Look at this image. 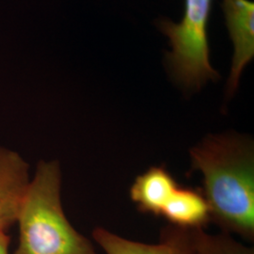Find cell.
Listing matches in <instances>:
<instances>
[{
    "instance_id": "1",
    "label": "cell",
    "mask_w": 254,
    "mask_h": 254,
    "mask_svg": "<svg viewBox=\"0 0 254 254\" xmlns=\"http://www.w3.org/2000/svg\"><path fill=\"white\" fill-rule=\"evenodd\" d=\"M191 170L202 175L211 222L222 233L254 240V143L227 132L203 137L190 151Z\"/></svg>"
},
{
    "instance_id": "2",
    "label": "cell",
    "mask_w": 254,
    "mask_h": 254,
    "mask_svg": "<svg viewBox=\"0 0 254 254\" xmlns=\"http://www.w3.org/2000/svg\"><path fill=\"white\" fill-rule=\"evenodd\" d=\"M62 186L60 162L39 161L19 209L18 244L11 254H99L66 217Z\"/></svg>"
},
{
    "instance_id": "3",
    "label": "cell",
    "mask_w": 254,
    "mask_h": 254,
    "mask_svg": "<svg viewBox=\"0 0 254 254\" xmlns=\"http://www.w3.org/2000/svg\"><path fill=\"white\" fill-rule=\"evenodd\" d=\"M211 6L212 0H186L179 24L168 18L156 22L172 47L165 56L170 77L190 93L200 91L209 81H218L220 77L209 59L207 29Z\"/></svg>"
},
{
    "instance_id": "4",
    "label": "cell",
    "mask_w": 254,
    "mask_h": 254,
    "mask_svg": "<svg viewBox=\"0 0 254 254\" xmlns=\"http://www.w3.org/2000/svg\"><path fill=\"white\" fill-rule=\"evenodd\" d=\"M229 35L234 45L226 97L235 95L246 66L254 57V4L250 0H222Z\"/></svg>"
},
{
    "instance_id": "5",
    "label": "cell",
    "mask_w": 254,
    "mask_h": 254,
    "mask_svg": "<svg viewBox=\"0 0 254 254\" xmlns=\"http://www.w3.org/2000/svg\"><path fill=\"white\" fill-rule=\"evenodd\" d=\"M195 231L169 224L154 244L127 239L103 227L92 231L93 241L106 254H197Z\"/></svg>"
},
{
    "instance_id": "6",
    "label": "cell",
    "mask_w": 254,
    "mask_h": 254,
    "mask_svg": "<svg viewBox=\"0 0 254 254\" xmlns=\"http://www.w3.org/2000/svg\"><path fill=\"white\" fill-rule=\"evenodd\" d=\"M31 179L29 166L18 152L0 145V233L16 222Z\"/></svg>"
},
{
    "instance_id": "7",
    "label": "cell",
    "mask_w": 254,
    "mask_h": 254,
    "mask_svg": "<svg viewBox=\"0 0 254 254\" xmlns=\"http://www.w3.org/2000/svg\"><path fill=\"white\" fill-rule=\"evenodd\" d=\"M178 187L167 169L154 166L136 176L130 188V198L139 212L160 217Z\"/></svg>"
},
{
    "instance_id": "8",
    "label": "cell",
    "mask_w": 254,
    "mask_h": 254,
    "mask_svg": "<svg viewBox=\"0 0 254 254\" xmlns=\"http://www.w3.org/2000/svg\"><path fill=\"white\" fill-rule=\"evenodd\" d=\"M160 217L171 225L190 230L204 229L211 222L208 202L200 189L178 187Z\"/></svg>"
},
{
    "instance_id": "9",
    "label": "cell",
    "mask_w": 254,
    "mask_h": 254,
    "mask_svg": "<svg viewBox=\"0 0 254 254\" xmlns=\"http://www.w3.org/2000/svg\"><path fill=\"white\" fill-rule=\"evenodd\" d=\"M195 243L197 254H254V248L222 232L212 235L204 229H198L195 231Z\"/></svg>"
},
{
    "instance_id": "10",
    "label": "cell",
    "mask_w": 254,
    "mask_h": 254,
    "mask_svg": "<svg viewBox=\"0 0 254 254\" xmlns=\"http://www.w3.org/2000/svg\"><path fill=\"white\" fill-rule=\"evenodd\" d=\"M9 247L10 236L8 233H0V254H11Z\"/></svg>"
}]
</instances>
